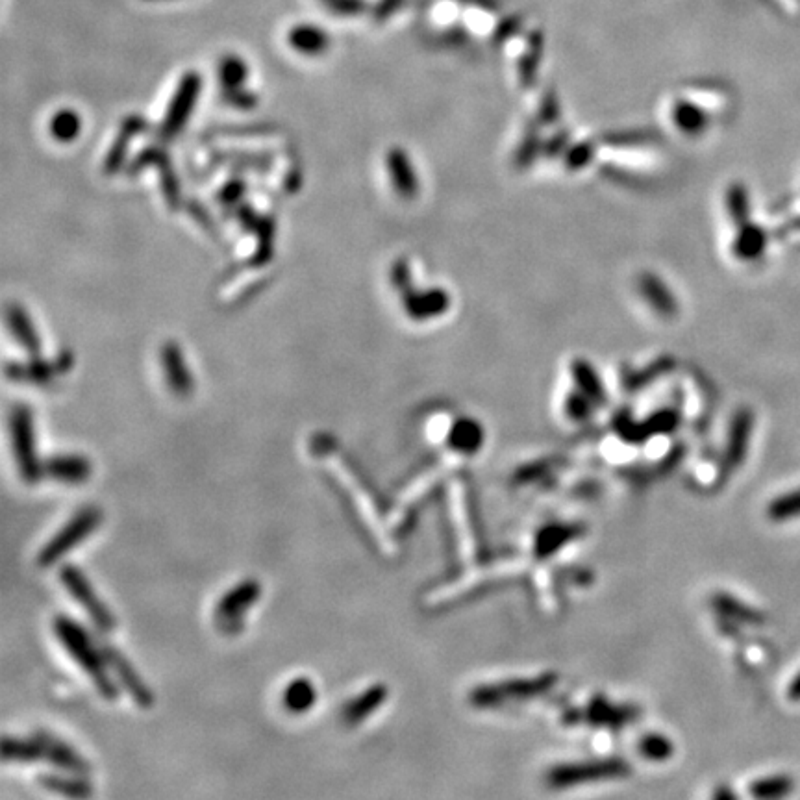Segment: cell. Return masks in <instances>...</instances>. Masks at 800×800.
Masks as SVG:
<instances>
[{
    "label": "cell",
    "instance_id": "2",
    "mask_svg": "<svg viewBox=\"0 0 800 800\" xmlns=\"http://www.w3.org/2000/svg\"><path fill=\"white\" fill-rule=\"evenodd\" d=\"M10 436L19 475L26 484H38L43 478V462L39 460L36 447L34 415L26 404L13 406L10 415Z\"/></svg>",
    "mask_w": 800,
    "mask_h": 800
},
{
    "label": "cell",
    "instance_id": "3",
    "mask_svg": "<svg viewBox=\"0 0 800 800\" xmlns=\"http://www.w3.org/2000/svg\"><path fill=\"white\" fill-rule=\"evenodd\" d=\"M100 521H102V512L99 508L86 506V508L78 510L63 525L62 530H58L49 539V543H45V547L39 550V567H52L60 562L63 556H67L80 543H84L99 528Z\"/></svg>",
    "mask_w": 800,
    "mask_h": 800
},
{
    "label": "cell",
    "instance_id": "26",
    "mask_svg": "<svg viewBox=\"0 0 800 800\" xmlns=\"http://www.w3.org/2000/svg\"><path fill=\"white\" fill-rule=\"evenodd\" d=\"M713 602H715V608L719 612L725 613L726 617H730V619H741L750 625H760L763 621L762 613L754 612L747 604L739 602L730 595H717Z\"/></svg>",
    "mask_w": 800,
    "mask_h": 800
},
{
    "label": "cell",
    "instance_id": "6",
    "mask_svg": "<svg viewBox=\"0 0 800 800\" xmlns=\"http://www.w3.org/2000/svg\"><path fill=\"white\" fill-rule=\"evenodd\" d=\"M262 597V584L254 578H247L228 589L215 604L213 619L226 634H236L243 626V617Z\"/></svg>",
    "mask_w": 800,
    "mask_h": 800
},
{
    "label": "cell",
    "instance_id": "7",
    "mask_svg": "<svg viewBox=\"0 0 800 800\" xmlns=\"http://www.w3.org/2000/svg\"><path fill=\"white\" fill-rule=\"evenodd\" d=\"M97 643H99L100 652L104 656V662L108 665L112 676H115V680H117V686L123 689L126 695L138 704L141 710L152 708L154 693L143 682V678L134 669V665L126 660L125 654L121 650L115 649L113 645H110L104 639H97Z\"/></svg>",
    "mask_w": 800,
    "mask_h": 800
},
{
    "label": "cell",
    "instance_id": "21",
    "mask_svg": "<svg viewBox=\"0 0 800 800\" xmlns=\"http://www.w3.org/2000/svg\"><path fill=\"white\" fill-rule=\"evenodd\" d=\"M389 175L395 189L402 197H413L417 191V180L413 176L412 163L402 150H391L388 154Z\"/></svg>",
    "mask_w": 800,
    "mask_h": 800
},
{
    "label": "cell",
    "instance_id": "27",
    "mask_svg": "<svg viewBox=\"0 0 800 800\" xmlns=\"http://www.w3.org/2000/svg\"><path fill=\"white\" fill-rule=\"evenodd\" d=\"M450 443L454 449L460 450V452H475L482 443V432L476 423L462 421L454 426V430L450 434Z\"/></svg>",
    "mask_w": 800,
    "mask_h": 800
},
{
    "label": "cell",
    "instance_id": "9",
    "mask_svg": "<svg viewBox=\"0 0 800 800\" xmlns=\"http://www.w3.org/2000/svg\"><path fill=\"white\" fill-rule=\"evenodd\" d=\"M554 676L543 675L539 678H528V680H513L499 686H482L475 689L471 700L478 706H489V704H499L504 700L523 699L532 697L541 691H547L554 684Z\"/></svg>",
    "mask_w": 800,
    "mask_h": 800
},
{
    "label": "cell",
    "instance_id": "24",
    "mask_svg": "<svg viewBox=\"0 0 800 800\" xmlns=\"http://www.w3.org/2000/svg\"><path fill=\"white\" fill-rule=\"evenodd\" d=\"M217 78L225 91L241 89L249 78V67L239 56H225L217 67Z\"/></svg>",
    "mask_w": 800,
    "mask_h": 800
},
{
    "label": "cell",
    "instance_id": "12",
    "mask_svg": "<svg viewBox=\"0 0 800 800\" xmlns=\"http://www.w3.org/2000/svg\"><path fill=\"white\" fill-rule=\"evenodd\" d=\"M160 362H162L167 386L175 393L176 397L191 395V391L195 388V380L189 373L188 363H186L180 345H176L173 341L165 343L160 350Z\"/></svg>",
    "mask_w": 800,
    "mask_h": 800
},
{
    "label": "cell",
    "instance_id": "8",
    "mask_svg": "<svg viewBox=\"0 0 800 800\" xmlns=\"http://www.w3.org/2000/svg\"><path fill=\"white\" fill-rule=\"evenodd\" d=\"M628 773V765L621 760H600V762L571 763L552 769L549 782L554 788H571L582 782L619 778Z\"/></svg>",
    "mask_w": 800,
    "mask_h": 800
},
{
    "label": "cell",
    "instance_id": "17",
    "mask_svg": "<svg viewBox=\"0 0 800 800\" xmlns=\"http://www.w3.org/2000/svg\"><path fill=\"white\" fill-rule=\"evenodd\" d=\"M289 47L304 56H319L328 49L330 38L321 26L297 25L288 36Z\"/></svg>",
    "mask_w": 800,
    "mask_h": 800
},
{
    "label": "cell",
    "instance_id": "20",
    "mask_svg": "<svg viewBox=\"0 0 800 800\" xmlns=\"http://www.w3.org/2000/svg\"><path fill=\"white\" fill-rule=\"evenodd\" d=\"M8 376L17 382H30V384H49L54 375H58L62 369L52 365V363L39 360L38 356H34V360L28 363H10L6 367Z\"/></svg>",
    "mask_w": 800,
    "mask_h": 800
},
{
    "label": "cell",
    "instance_id": "28",
    "mask_svg": "<svg viewBox=\"0 0 800 800\" xmlns=\"http://www.w3.org/2000/svg\"><path fill=\"white\" fill-rule=\"evenodd\" d=\"M575 532V528H569V526H550V528H545L538 536L536 549H538L541 556H549L554 550H558V547L565 545L569 539L575 538Z\"/></svg>",
    "mask_w": 800,
    "mask_h": 800
},
{
    "label": "cell",
    "instance_id": "32",
    "mask_svg": "<svg viewBox=\"0 0 800 800\" xmlns=\"http://www.w3.org/2000/svg\"><path fill=\"white\" fill-rule=\"evenodd\" d=\"M328 10L343 15H354L363 10L362 0H321Z\"/></svg>",
    "mask_w": 800,
    "mask_h": 800
},
{
    "label": "cell",
    "instance_id": "25",
    "mask_svg": "<svg viewBox=\"0 0 800 800\" xmlns=\"http://www.w3.org/2000/svg\"><path fill=\"white\" fill-rule=\"evenodd\" d=\"M795 789L789 776H767L750 786V795L756 799H782Z\"/></svg>",
    "mask_w": 800,
    "mask_h": 800
},
{
    "label": "cell",
    "instance_id": "1",
    "mask_svg": "<svg viewBox=\"0 0 800 800\" xmlns=\"http://www.w3.org/2000/svg\"><path fill=\"white\" fill-rule=\"evenodd\" d=\"M52 630L65 652L91 678L100 697L110 702L117 699L119 686L117 682H113L112 673L100 652L99 643L89 636L88 630L67 615H58L52 623Z\"/></svg>",
    "mask_w": 800,
    "mask_h": 800
},
{
    "label": "cell",
    "instance_id": "18",
    "mask_svg": "<svg viewBox=\"0 0 800 800\" xmlns=\"http://www.w3.org/2000/svg\"><path fill=\"white\" fill-rule=\"evenodd\" d=\"M145 128V121L141 117H128L121 125V134L115 139L112 150L108 152L104 160V171L106 175H115L123 165H125L126 152H128V141L132 136H136Z\"/></svg>",
    "mask_w": 800,
    "mask_h": 800
},
{
    "label": "cell",
    "instance_id": "29",
    "mask_svg": "<svg viewBox=\"0 0 800 800\" xmlns=\"http://www.w3.org/2000/svg\"><path fill=\"white\" fill-rule=\"evenodd\" d=\"M769 517L773 521H791L800 515V489L786 493L769 504Z\"/></svg>",
    "mask_w": 800,
    "mask_h": 800
},
{
    "label": "cell",
    "instance_id": "10",
    "mask_svg": "<svg viewBox=\"0 0 800 800\" xmlns=\"http://www.w3.org/2000/svg\"><path fill=\"white\" fill-rule=\"evenodd\" d=\"M93 473L91 460L82 454H52L43 462V476L65 486H80Z\"/></svg>",
    "mask_w": 800,
    "mask_h": 800
},
{
    "label": "cell",
    "instance_id": "34",
    "mask_svg": "<svg viewBox=\"0 0 800 800\" xmlns=\"http://www.w3.org/2000/svg\"><path fill=\"white\" fill-rule=\"evenodd\" d=\"M788 697L789 700H793V702H799L800 700V673L799 675L793 678V682L789 684L788 688Z\"/></svg>",
    "mask_w": 800,
    "mask_h": 800
},
{
    "label": "cell",
    "instance_id": "22",
    "mask_svg": "<svg viewBox=\"0 0 800 800\" xmlns=\"http://www.w3.org/2000/svg\"><path fill=\"white\" fill-rule=\"evenodd\" d=\"M750 426H752V419L749 413H739L730 430V438H728V449H726V463L728 467H738L739 463H743V458L749 449L750 439Z\"/></svg>",
    "mask_w": 800,
    "mask_h": 800
},
{
    "label": "cell",
    "instance_id": "15",
    "mask_svg": "<svg viewBox=\"0 0 800 800\" xmlns=\"http://www.w3.org/2000/svg\"><path fill=\"white\" fill-rule=\"evenodd\" d=\"M38 784L47 791L58 793L69 799H88L93 795V786L88 778L84 775H75V773H67V775L45 773V775L38 776Z\"/></svg>",
    "mask_w": 800,
    "mask_h": 800
},
{
    "label": "cell",
    "instance_id": "31",
    "mask_svg": "<svg viewBox=\"0 0 800 800\" xmlns=\"http://www.w3.org/2000/svg\"><path fill=\"white\" fill-rule=\"evenodd\" d=\"M225 100L228 106L238 108V110H252L256 106V95H252L245 89H234V91H225Z\"/></svg>",
    "mask_w": 800,
    "mask_h": 800
},
{
    "label": "cell",
    "instance_id": "4",
    "mask_svg": "<svg viewBox=\"0 0 800 800\" xmlns=\"http://www.w3.org/2000/svg\"><path fill=\"white\" fill-rule=\"evenodd\" d=\"M200 91H202V78L197 71H189L180 78L162 125L158 128V138L162 141H173L176 136L182 134V130L188 125L191 113L195 112Z\"/></svg>",
    "mask_w": 800,
    "mask_h": 800
},
{
    "label": "cell",
    "instance_id": "5",
    "mask_svg": "<svg viewBox=\"0 0 800 800\" xmlns=\"http://www.w3.org/2000/svg\"><path fill=\"white\" fill-rule=\"evenodd\" d=\"M60 582L67 593L82 606V610L88 613L93 625L99 628L102 634H108L115 628V617L110 612V608L99 599L97 591L91 586L86 575L76 567V565H63L60 569Z\"/></svg>",
    "mask_w": 800,
    "mask_h": 800
},
{
    "label": "cell",
    "instance_id": "11",
    "mask_svg": "<svg viewBox=\"0 0 800 800\" xmlns=\"http://www.w3.org/2000/svg\"><path fill=\"white\" fill-rule=\"evenodd\" d=\"M36 736L43 749V762L50 763L52 767L62 769L65 773L84 776L91 773V765L71 745H67L65 741L52 736L49 732H36Z\"/></svg>",
    "mask_w": 800,
    "mask_h": 800
},
{
    "label": "cell",
    "instance_id": "30",
    "mask_svg": "<svg viewBox=\"0 0 800 800\" xmlns=\"http://www.w3.org/2000/svg\"><path fill=\"white\" fill-rule=\"evenodd\" d=\"M671 743L662 736H647L641 741V752L649 760H665L671 756Z\"/></svg>",
    "mask_w": 800,
    "mask_h": 800
},
{
    "label": "cell",
    "instance_id": "13",
    "mask_svg": "<svg viewBox=\"0 0 800 800\" xmlns=\"http://www.w3.org/2000/svg\"><path fill=\"white\" fill-rule=\"evenodd\" d=\"M388 693V686L375 684V686L362 691L358 697L350 699L343 706V721H345V725H360L362 721H365L369 715H373L388 700Z\"/></svg>",
    "mask_w": 800,
    "mask_h": 800
},
{
    "label": "cell",
    "instance_id": "14",
    "mask_svg": "<svg viewBox=\"0 0 800 800\" xmlns=\"http://www.w3.org/2000/svg\"><path fill=\"white\" fill-rule=\"evenodd\" d=\"M6 323L12 332L15 341L23 347V349L30 354V356H39L41 352V339H39L38 330L34 328L32 319L28 317L23 306L19 304H10L6 310Z\"/></svg>",
    "mask_w": 800,
    "mask_h": 800
},
{
    "label": "cell",
    "instance_id": "16",
    "mask_svg": "<svg viewBox=\"0 0 800 800\" xmlns=\"http://www.w3.org/2000/svg\"><path fill=\"white\" fill-rule=\"evenodd\" d=\"M315 702H317V689L313 686L312 680L306 676L293 678L282 691V706L286 708V712L293 715L310 712Z\"/></svg>",
    "mask_w": 800,
    "mask_h": 800
},
{
    "label": "cell",
    "instance_id": "23",
    "mask_svg": "<svg viewBox=\"0 0 800 800\" xmlns=\"http://www.w3.org/2000/svg\"><path fill=\"white\" fill-rule=\"evenodd\" d=\"M50 136L58 143H73L82 132V117L80 113L71 108H62L50 117L49 123Z\"/></svg>",
    "mask_w": 800,
    "mask_h": 800
},
{
    "label": "cell",
    "instance_id": "19",
    "mask_svg": "<svg viewBox=\"0 0 800 800\" xmlns=\"http://www.w3.org/2000/svg\"><path fill=\"white\" fill-rule=\"evenodd\" d=\"M2 760L4 762L38 763L43 762V749L38 736L32 738H2Z\"/></svg>",
    "mask_w": 800,
    "mask_h": 800
},
{
    "label": "cell",
    "instance_id": "33",
    "mask_svg": "<svg viewBox=\"0 0 800 800\" xmlns=\"http://www.w3.org/2000/svg\"><path fill=\"white\" fill-rule=\"evenodd\" d=\"M245 193V184L241 180H232L230 184H226V188L221 191V200L225 204H236L243 197Z\"/></svg>",
    "mask_w": 800,
    "mask_h": 800
}]
</instances>
